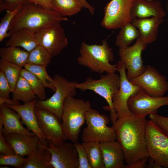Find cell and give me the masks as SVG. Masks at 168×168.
<instances>
[{"label": "cell", "mask_w": 168, "mask_h": 168, "mask_svg": "<svg viewBox=\"0 0 168 168\" xmlns=\"http://www.w3.org/2000/svg\"><path fill=\"white\" fill-rule=\"evenodd\" d=\"M29 2L28 0H0V11H13L20 9L25 4Z\"/></svg>", "instance_id": "cell-36"}, {"label": "cell", "mask_w": 168, "mask_h": 168, "mask_svg": "<svg viewBox=\"0 0 168 168\" xmlns=\"http://www.w3.org/2000/svg\"><path fill=\"white\" fill-rule=\"evenodd\" d=\"M6 141L12 148L16 154L28 156L37 147L40 141L36 135L29 136L18 133L2 134Z\"/></svg>", "instance_id": "cell-19"}, {"label": "cell", "mask_w": 168, "mask_h": 168, "mask_svg": "<svg viewBox=\"0 0 168 168\" xmlns=\"http://www.w3.org/2000/svg\"><path fill=\"white\" fill-rule=\"evenodd\" d=\"M120 29L115 42V45L119 48L129 46L134 40L140 37L139 30L130 22Z\"/></svg>", "instance_id": "cell-26"}, {"label": "cell", "mask_w": 168, "mask_h": 168, "mask_svg": "<svg viewBox=\"0 0 168 168\" xmlns=\"http://www.w3.org/2000/svg\"><path fill=\"white\" fill-rule=\"evenodd\" d=\"M145 0L147 1H152V0Z\"/></svg>", "instance_id": "cell-47"}, {"label": "cell", "mask_w": 168, "mask_h": 168, "mask_svg": "<svg viewBox=\"0 0 168 168\" xmlns=\"http://www.w3.org/2000/svg\"><path fill=\"white\" fill-rule=\"evenodd\" d=\"M135 0H111L104 8L101 26L107 29L120 28L131 21L130 12Z\"/></svg>", "instance_id": "cell-9"}, {"label": "cell", "mask_w": 168, "mask_h": 168, "mask_svg": "<svg viewBox=\"0 0 168 168\" xmlns=\"http://www.w3.org/2000/svg\"><path fill=\"white\" fill-rule=\"evenodd\" d=\"M82 145L87 155L91 168H105L102 151L99 142H83Z\"/></svg>", "instance_id": "cell-27"}, {"label": "cell", "mask_w": 168, "mask_h": 168, "mask_svg": "<svg viewBox=\"0 0 168 168\" xmlns=\"http://www.w3.org/2000/svg\"><path fill=\"white\" fill-rule=\"evenodd\" d=\"M20 75L28 82L39 99L41 100H44L46 98L45 87L38 77L25 68L21 69Z\"/></svg>", "instance_id": "cell-33"}, {"label": "cell", "mask_w": 168, "mask_h": 168, "mask_svg": "<svg viewBox=\"0 0 168 168\" xmlns=\"http://www.w3.org/2000/svg\"><path fill=\"white\" fill-rule=\"evenodd\" d=\"M117 71L120 79V88L113 97V107L117 118L132 114L128 109V101L131 96L139 91L142 88L132 83L127 77L124 63L121 60L116 64Z\"/></svg>", "instance_id": "cell-10"}, {"label": "cell", "mask_w": 168, "mask_h": 168, "mask_svg": "<svg viewBox=\"0 0 168 168\" xmlns=\"http://www.w3.org/2000/svg\"><path fill=\"white\" fill-rule=\"evenodd\" d=\"M88 100L69 96L65 100L61 118L62 126L67 140L78 141L81 127L84 124L86 114L91 108Z\"/></svg>", "instance_id": "cell-4"}, {"label": "cell", "mask_w": 168, "mask_h": 168, "mask_svg": "<svg viewBox=\"0 0 168 168\" xmlns=\"http://www.w3.org/2000/svg\"><path fill=\"white\" fill-rule=\"evenodd\" d=\"M68 20L53 10H49L34 3L24 5L13 18L9 28L10 35L14 31L25 29L36 32L51 24Z\"/></svg>", "instance_id": "cell-2"}, {"label": "cell", "mask_w": 168, "mask_h": 168, "mask_svg": "<svg viewBox=\"0 0 168 168\" xmlns=\"http://www.w3.org/2000/svg\"><path fill=\"white\" fill-rule=\"evenodd\" d=\"M163 21V18L153 16L143 19L135 18L130 22L139 30V38L148 44L154 42L157 39L158 28Z\"/></svg>", "instance_id": "cell-21"}, {"label": "cell", "mask_w": 168, "mask_h": 168, "mask_svg": "<svg viewBox=\"0 0 168 168\" xmlns=\"http://www.w3.org/2000/svg\"><path fill=\"white\" fill-rule=\"evenodd\" d=\"M148 163H146L145 168H160L161 167L152 159L149 157Z\"/></svg>", "instance_id": "cell-45"}, {"label": "cell", "mask_w": 168, "mask_h": 168, "mask_svg": "<svg viewBox=\"0 0 168 168\" xmlns=\"http://www.w3.org/2000/svg\"><path fill=\"white\" fill-rule=\"evenodd\" d=\"M0 168H10L8 167H7L6 166H2V167H0Z\"/></svg>", "instance_id": "cell-46"}, {"label": "cell", "mask_w": 168, "mask_h": 168, "mask_svg": "<svg viewBox=\"0 0 168 168\" xmlns=\"http://www.w3.org/2000/svg\"><path fill=\"white\" fill-rule=\"evenodd\" d=\"M20 10L16 9L13 11H6V12L1 19L0 23V42L5 38L10 36L8 32L11 22L16 14Z\"/></svg>", "instance_id": "cell-34"}, {"label": "cell", "mask_w": 168, "mask_h": 168, "mask_svg": "<svg viewBox=\"0 0 168 168\" xmlns=\"http://www.w3.org/2000/svg\"><path fill=\"white\" fill-rule=\"evenodd\" d=\"M78 0L81 3L83 7L87 9L91 15H93L94 14L95 8L91 6L86 0Z\"/></svg>", "instance_id": "cell-44"}, {"label": "cell", "mask_w": 168, "mask_h": 168, "mask_svg": "<svg viewBox=\"0 0 168 168\" xmlns=\"http://www.w3.org/2000/svg\"><path fill=\"white\" fill-rule=\"evenodd\" d=\"M12 98L22 101L24 104L30 102L36 99V95L30 84L20 75L12 93Z\"/></svg>", "instance_id": "cell-28"}, {"label": "cell", "mask_w": 168, "mask_h": 168, "mask_svg": "<svg viewBox=\"0 0 168 168\" xmlns=\"http://www.w3.org/2000/svg\"><path fill=\"white\" fill-rule=\"evenodd\" d=\"M0 153L3 155L16 154L12 147L5 140L1 131H0Z\"/></svg>", "instance_id": "cell-40"}, {"label": "cell", "mask_w": 168, "mask_h": 168, "mask_svg": "<svg viewBox=\"0 0 168 168\" xmlns=\"http://www.w3.org/2000/svg\"><path fill=\"white\" fill-rule=\"evenodd\" d=\"M78 153L79 168H91L89 163L87 152L82 144L78 142L74 143Z\"/></svg>", "instance_id": "cell-37"}, {"label": "cell", "mask_w": 168, "mask_h": 168, "mask_svg": "<svg viewBox=\"0 0 168 168\" xmlns=\"http://www.w3.org/2000/svg\"><path fill=\"white\" fill-rule=\"evenodd\" d=\"M147 44L139 38L133 45L119 48V54L120 60L125 65L127 71V77L129 81L144 72L146 66L143 64L142 53L146 49Z\"/></svg>", "instance_id": "cell-14"}, {"label": "cell", "mask_w": 168, "mask_h": 168, "mask_svg": "<svg viewBox=\"0 0 168 168\" xmlns=\"http://www.w3.org/2000/svg\"><path fill=\"white\" fill-rule=\"evenodd\" d=\"M26 158L17 154L0 155V165H10L16 168H21L26 161Z\"/></svg>", "instance_id": "cell-35"}, {"label": "cell", "mask_w": 168, "mask_h": 168, "mask_svg": "<svg viewBox=\"0 0 168 168\" xmlns=\"http://www.w3.org/2000/svg\"><path fill=\"white\" fill-rule=\"evenodd\" d=\"M39 45L43 47L52 57L59 54L68 45V41L60 23L49 25L36 32Z\"/></svg>", "instance_id": "cell-12"}, {"label": "cell", "mask_w": 168, "mask_h": 168, "mask_svg": "<svg viewBox=\"0 0 168 168\" xmlns=\"http://www.w3.org/2000/svg\"><path fill=\"white\" fill-rule=\"evenodd\" d=\"M105 168H124L125 160L121 146L116 140L100 143Z\"/></svg>", "instance_id": "cell-22"}, {"label": "cell", "mask_w": 168, "mask_h": 168, "mask_svg": "<svg viewBox=\"0 0 168 168\" xmlns=\"http://www.w3.org/2000/svg\"><path fill=\"white\" fill-rule=\"evenodd\" d=\"M127 104L132 114L146 118L148 115L156 114L160 107L168 106V96H152L142 88L130 96Z\"/></svg>", "instance_id": "cell-11"}, {"label": "cell", "mask_w": 168, "mask_h": 168, "mask_svg": "<svg viewBox=\"0 0 168 168\" xmlns=\"http://www.w3.org/2000/svg\"><path fill=\"white\" fill-rule=\"evenodd\" d=\"M38 125L48 144L57 146L67 140L60 120L49 110L35 107Z\"/></svg>", "instance_id": "cell-13"}, {"label": "cell", "mask_w": 168, "mask_h": 168, "mask_svg": "<svg viewBox=\"0 0 168 168\" xmlns=\"http://www.w3.org/2000/svg\"><path fill=\"white\" fill-rule=\"evenodd\" d=\"M2 103L14 105H21L19 101L14 99H10L0 97V104Z\"/></svg>", "instance_id": "cell-43"}, {"label": "cell", "mask_w": 168, "mask_h": 168, "mask_svg": "<svg viewBox=\"0 0 168 168\" xmlns=\"http://www.w3.org/2000/svg\"><path fill=\"white\" fill-rule=\"evenodd\" d=\"M35 99L22 105H14L5 104L7 107L13 110L20 115L21 123L26 126L28 130L36 134L41 144L44 147H49V144L40 129L36 119L35 111Z\"/></svg>", "instance_id": "cell-17"}, {"label": "cell", "mask_w": 168, "mask_h": 168, "mask_svg": "<svg viewBox=\"0 0 168 168\" xmlns=\"http://www.w3.org/2000/svg\"><path fill=\"white\" fill-rule=\"evenodd\" d=\"M21 67L1 58L0 70L4 73L13 93L20 76Z\"/></svg>", "instance_id": "cell-30"}, {"label": "cell", "mask_w": 168, "mask_h": 168, "mask_svg": "<svg viewBox=\"0 0 168 168\" xmlns=\"http://www.w3.org/2000/svg\"><path fill=\"white\" fill-rule=\"evenodd\" d=\"M5 44L6 46L21 47L29 53L39 45L36 32L25 29L12 33Z\"/></svg>", "instance_id": "cell-23"}, {"label": "cell", "mask_w": 168, "mask_h": 168, "mask_svg": "<svg viewBox=\"0 0 168 168\" xmlns=\"http://www.w3.org/2000/svg\"><path fill=\"white\" fill-rule=\"evenodd\" d=\"M52 58L43 47L39 45L30 53L27 63L47 67L50 63Z\"/></svg>", "instance_id": "cell-32"}, {"label": "cell", "mask_w": 168, "mask_h": 168, "mask_svg": "<svg viewBox=\"0 0 168 168\" xmlns=\"http://www.w3.org/2000/svg\"><path fill=\"white\" fill-rule=\"evenodd\" d=\"M146 141L149 157L161 168H168V135L151 120L147 124Z\"/></svg>", "instance_id": "cell-7"}, {"label": "cell", "mask_w": 168, "mask_h": 168, "mask_svg": "<svg viewBox=\"0 0 168 168\" xmlns=\"http://www.w3.org/2000/svg\"><path fill=\"white\" fill-rule=\"evenodd\" d=\"M141 87L150 95L163 96L168 91V82L166 77L150 65L146 66L143 72L130 81Z\"/></svg>", "instance_id": "cell-15"}, {"label": "cell", "mask_w": 168, "mask_h": 168, "mask_svg": "<svg viewBox=\"0 0 168 168\" xmlns=\"http://www.w3.org/2000/svg\"><path fill=\"white\" fill-rule=\"evenodd\" d=\"M51 1L52 10L65 17L78 13L83 7L78 0H52Z\"/></svg>", "instance_id": "cell-29"}, {"label": "cell", "mask_w": 168, "mask_h": 168, "mask_svg": "<svg viewBox=\"0 0 168 168\" xmlns=\"http://www.w3.org/2000/svg\"><path fill=\"white\" fill-rule=\"evenodd\" d=\"M107 40V38L99 44H89L82 42L79 49L80 55L77 58L78 63L101 74L105 72L115 73L117 65L110 63L114 60V56Z\"/></svg>", "instance_id": "cell-3"}, {"label": "cell", "mask_w": 168, "mask_h": 168, "mask_svg": "<svg viewBox=\"0 0 168 168\" xmlns=\"http://www.w3.org/2000/svg\"><path fill=\"white\" fill-rule=\"evenodd\" d=\"M12 92L8 82L4 73L0 70V97L10 99Z\"/></svg>", "instance_id": "cell-38"}, {"label": "cell", "mask_w": 168, "mask_h": 168, "mask_svg": "<svg viewBox=\"0 0 168 168\" xmlns=\"http://www.w3.org/2000/svg\"><path fill=\"white\" fill-rule=\"evenodd\" d=\"M21 119L20 115L7 107L5 103L0 104V131L2 134L18 133L29 136L36 135L22 126Z\"/></svg>", "instance_id": "cell-18"}, {"label": "cell", "mask_w": 168, "mask_h": 168, "mask_svg": "<svg viewBox=\"0 0 168 168\" xmlns=\"http://www.w3.org/2000/svg\"><path fill=\"white\" fill-rule=\"evenodd\" d=\"M24 68L35 75L45 87L50 89L53 92L56 90L54 79L49 76L45 66L26 63Z\"/></svg>", "instance_id": "cell-31"}, {"label": "cell", "mask_w": 168, "mask_h": 168, "mask_svg": "<svg viewBox=\"0 0 168 168\" xmlns=\"http://www.w3.org/2000/svg\"><path fill=\"white\" fill-rule=\"evenodd\" d=\"M26 159L21 168H53L50 164L51 153L40 142L37 148Z\"/></svg>", "instance_id": "cell-24"}, {"label": "cell", "mask_w": 168, "mask_h": 168, "mask_svg": "<svg viewBox=\"0 0 168 168\" xmlns=\"http://www.w3.org/2000/svg\"><path fill=\"white\" fill-rule=\"evenodd\" d=\"M49 145L46 148L51 153L53 168H79L77 152L74 144L63 142L57 146Z\"/></svg>", "instance_id": "cell-16"}, {"label": "cell", "mask_w": 168, "mask_h": 168, "mask_svg": "<svg viewBox=\"0 0 168 168\" xmlns=\"http://www.w3.org/2000/svg\"><path fill=\"white\" fill-rule=\"evenodd\" d=\"M52 0H28L29 2L38 4L45 9L52 10Z\"/></svg>", "instance_id": "cell-41"}, {"label": "cell", "mask_w": 168, "mask_h": 168, "mask_svg": "<svg viewBox=\"0 0 168 168\" xmlns=\"http://www.w3.org/2000/svg\"><path fill=\"white\" fill-rule=\"evenodd\" d=\"M30 53L16 47L7 46L0 49L1 59L21 67L27 63Z\"/></svg>", "instance_id": "cell-25"}, {"label": "cell", "mask_w": 168, "mask_h": 168, "mask_svg": "<svg viewBox=\"0 0 168 168\" xmlns=\"http://www.w3.org/2000/svg\"><path fill=\"white\" fill-rule=\"evenodd\" d=\"M53 79L56 90L49 98L41 100H35V106L47 110L52 112L60 120L62 115L63 105L65 99L69 96L74 97L77 94L75 85L77 82H70L64 77L56 74Z\"/></svg>", "instance_id": "cell-8"}, {"label": "cell", "mask_w": 168, "mask_h": 168, "mask_svg": "<svg viewBox=\"0 0 168 168\" xmlns=\"http://www.w3.org/2000/svg\"><path fill=\"white\" fill-rule=\"evenodd\" d=\"M149 118L168 135V117L152 114L149 115Z\"/></svg>", "instance_id": "cell-39"}, {"label": "cell", "mask_w": 168, "mask_h": 168, "mask_svg": "<svg viewBox=\"0 0 168 168\" xmlns=\"http://www.w3.org/2000/svg\"><path fill=\"white\" fill-rule=\"evenodd\" d=\"M147 121L131 114L118 118L113 124L127 166L149 157L146 141Z\"/></svg>", "instance_id": "cell-1"}, {"label": "cell", "mask_w": 168, "mask_h": 168, "mask_svg": "<svg viewBox=\"0 0 168 168\" xmlns=\"http://www.w3.org/2000/svg\"><path fill=\"white\" fill-rule=\"evenodd\" d=\"M100 76V79L97 80L88 77L83 82L77 83L75 85V87L82 91H92L104 98L108 106L104 108L110 111V119L114 124L118 118L113 107L112 99L120 88V77L115 73H107L105 75L101 74Z\"/></svg>", "instance_id": "cell-5"}, {"label": "cell", "mask_w": 168, "mask_h": 168, "mask_svg": "<svg viewBox=\"0 0 168 168\" xmlns=\"http://www.w3.org/2000/svg\"><path fill=\"white\" fill-rule=\"evenodd\" d=\"M86 120L87 126L83 129L81 137L83 142L100 143L117 140L114 127L107 125L110 119L106 115L91 108L86 114Z\"/></svg>", "instance_id": "cell-6"}, {"label": "cell", "mask_w": 168, "mask_h": 168, "mask_svg": "<svg viewBox=\"0 0 168 168\" xmlns=\"http://www.w3.org/2000/svg\"><path fill=\"white\" fill-rule=\"evenodd\" d=\"M166 15L161 3L156 0H135L130 12L131 20L151 16L163 18Z\"/></svg>", "instance_id": "cell-20"}, {"label": "cell", "mask_w": 168, "mask_h": 168, "mask_svg": "<svg viewBox=\"0 0 168 168\" xmlns=\"http://www.w3.org/2000/svg\"><path fill=\"white\" fill-rule=\"evenodd\" d=\"M149 157L144 158L134 164L130 166L125 165L124 168H145V165L147 162Z\"/></svg>", "instance_id": "cell-42"}]
</instances>
